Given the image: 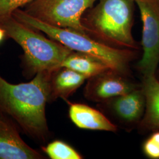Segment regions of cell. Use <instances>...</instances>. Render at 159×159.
<instances>
[{
	"instance_id": "6da1fadb",
	"label": "cell",
	"mask_w": 159,
	"mask_h": 159,
	"mask_svg": "<svg viewBox=\"0 0 159 159\" xmlns=\"http://www.w3.org/2000/svg\"><path fill=\"white\" fill-rule=\"evenodd\" d=\"M52 73L39 72L30 82L18 84L8 83L0 75V111L39 139H44L48 131L46 106L50 98Z\"/></svg>"
},
{
	"instance_id": "7a4b0ae2",
	"label": "cell",
	"mask_w": 159,
	"mask_h": 159,
	"mask_svg": "<svg viewBox=\"0 0 159 159\" xmlns=\"http://www.w3.org/2000/svg\"><path fill=\"white\" fill-rule=\"evenodd\" d=\"M13 12L18 21L45 33L72 51L96 58L107 65L112 71L120 74L126 72L129 63L135 56L133 50L109 46L92 39L89 34L45 23L25 11L16 10Z\"/></svg>"
},
{
	"instance_id": "3957f363",
	"label": "cell",
	"mask_w": 159,
	"mask_h": 159,
	"mask_svg": "<svg viewBox=\"0 0 159 159\" xmlns=\"http://www.w3.org/2000/svg\"><path fill=\"white\" fill-rule=\"evenodd\" d=\"M135 0H98L82 22L93 35L109 46L139 49L132 35Z\"/></svg>"
},
{
	"instance_id": "277c9868",
	"label": "cell",
	"mask_w": 159,
	"mask_h": 159,
	"mask_svg": "<svg viewBox=\"0 0 159 159\" xmlns=\"http://www.w3.org/2000/svg\"><path fill=\"white\" fill-rule=\"evenodd\" d=\"M2 25L6 34L23 48L27 67L33 74L56 71L73 51L55 40L46 39L16 18L7 17Z\"/></svg>"
},
{
	"instance_id": "5b68a950",
	"label": "cell",
	"mask_w": 159,
	"mask_h": 159,
	"mask_svg": "<svg viewBox=\"0 0 159 159\" xmlns=\"http://www.w3.org/2000/svg\"><path fill=\"white\" fill-rule=\"evenodd\" d=\"M96 1L34 0L25 12L52 25L89 34L82 18L84 12L93 7Z\"/></svg>"
},
{
	"instance_id": "8992f818",
	"label": "cell",
	"mask_w": 159,
	"mask_h": 159,
	"mask_svg": "<svg viewBox=\"0 0 159 159\" xmlns=\"http://www.w3.org/2000/svg\"><path fill=\"white\" fill-rule=\"evenodd\" d=\"M143 23V55L137 67L143 75L155 74L159 64V0H135Z\"/></svg>"
},
{
	"instance_id": "52a82bcc",
	"label": "cell",
	"mask_w": 159,
	"mask_h": 159,
	"mask_svg": "<svg viewBox=\"0 0 159 159\" xmlns=\"http://www.w3.org/2000/svg\"><path fill=\"white\" fill-rule=\"evenodd\" d=\"M110 70L89 79L85 88V96L94 102H105L125 94L139 86Z\"/></svg>"
},
{
	"instance_id": "ba28073f",
	"label": "cell",
	"mask_w": 159,
	"mask_h": 159,
	"mask_svg": "<svg viewBox=\"0 0 159 159\" xmlns=\"http://www.w3.org/2000/svg\"><path fill=\"white\" fill-rule=\"evenodd\" d=\"M41 154L21 139L14 125L0 116V159H39Z\"/></svg>"
},
{
	"instance_id": "9c48e42d",
	"label": "cell",
	"mask_w": 159,
	"mask_h": 159,
	"mask_svg": "<svg viewBox=\"0 0 159 159\" xmlns=\"http://www.w3.org/2000/svg\"><path fill=\"white\" fill-rule=\"evenodd\" d=\"M111 100L112 109L120 119L129 123L140 121L146 107L142 86Z\"/></svg>"
},
{
	"instance_id": "30bf717a",
	"label": "cell",
	"mask_w": 159,
	"mask_h": 159,
	"mask_svg": "<svg viewBox=\"0 0 159 159\" xmlns=\"http://www.w3.org/2000/svg\"><path fill=\"white\" fill-rule=\"evenodd\" d=\"M143 90L145 96L146 107L140 129L144 131L159 130V81L155 74L143 76Z\"/></svg>"
},
{
	"instance_id": "8fae6325",
	"label": "cell",
	"mask_w": 159,
	"mask_h": 159,
	"mask_svg": "<svg viewBox=\"0 0 159 159\" xmlns=\"http://www.w3.org/2000/svg\"><path fill=\"white\" fill-rule=\"evenodd\" d=\"M69 116L80 129L111 132L117 130L116 125L100 111L83 104H70Z\"/></svg>"
},
{
	"instance_id": "7c38bea8",
	"label": "cell",
	"mask_w": 159,
	"mask_h": 159,
	"mask_svg": "<svg viewBox=\"0 0 159 159\" xmlns=\"http://www.w3.org/2000/svg\"><path fill=\"white\" fill-rule=\"evenodd\" d=\"M87 78L73 70L61 67L54 71L50 80V98L66 99L82 85Z\"/></svg>"
},
{
	"instance_id": "4fadbf2b",
	"label": "cell",
	"mask_w": 159,
	"mask_h": 159,
	"mask_svg": "<svg viewBox=\"0 0 159 159\" xmlns=\"http://www.w3.org/2000/svg\"><path fill=\"white\" fill-rule=\"evenodd\" d=\"M61 67L73 70L90 79L111 70L102 61L87 54L73 51L61 64Z\"/></svg>"
},
{
	"instance_id": "5bb4252c",
	"label": "cell",
	"mask_w": 159,
	"mask_h": 159,
	"mask_svg": "<svg viewBox=\"0 0 159 159\" xmlns=\"http://www.w3.org/2000/svg\"><path fill=\"white\" fill-rule=\"evenodd\" d=\"M43 150L51 159H80L81 155L74 148L61 140H55L49 143Z\"/></svg>"
},
{
	"instance_id": "9a60e30c",
	"label": "cell",
	"mask_w": 159,
	"mask_h": 159,
	"mask_svg": "<svg viewBox=\"0 0 159 159\" xmlns=\"http://www.w3.org/2000/svg\"><path fill=\"white\" fill-rule=\"evenodd\" d=\"M143 151L150 159H159V130L154 131L143 144Z\"/></svg>"
},
{
	"instance_id": "2e32d148",
	"label": "cell",
	"mask_w": 159,
	"mask_h": 159,
	"mask_svg": "<svg viewBox=\"0 0 159 159\" xmlns=\"http://www.w3.org/2000/svg\"><path fill=\"white\" fill-rule=\"evenodd\" d=\"M34 0H0V18L8 17L18 8Z\"/></svg>"
},
{
	"instance_id": "e0dca14e",
	"label": "cell",
	"mask_w": 159,
	"mask_h": 159,
	"mask_svg": "<svg viewBox=\"0 0 159 159\" xmlns=\"http://www.w3.org/2000/svg\"><path fill=\"white\" fill-rule=\"evenodd\" d=\"M6 34V31L3 28L0 27V42L3 40L4 35Z\"/></svg>"
},
{
	"instance_id": "ac0fdd59",
	"label": "cell",
	"mask_w": 159,
	"mask_h": 159,
	"mask_svg": "<svg viewBox=\"0 0 159 159\" xmlns=\"http://www.w3.org/2000/svg\"><path fill=\"white\" fill-rule=\"evenodd\" d=\"M155 75H156V78H157V80L159 81V66H158V67H157V70H156V71Z\"/></svg>"
}]
</instances>
